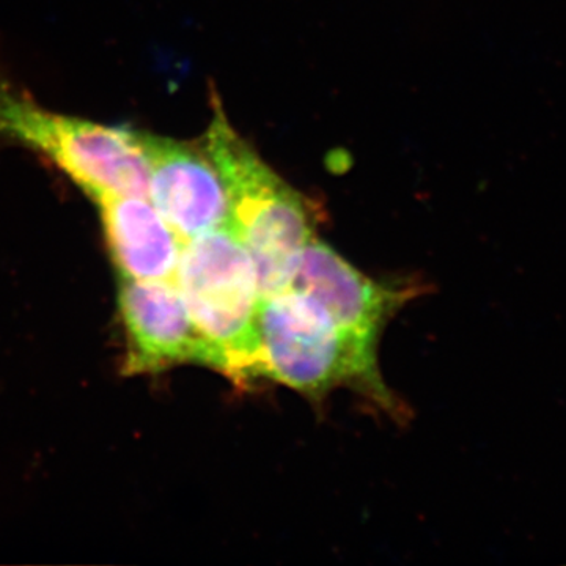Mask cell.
I'll list each match as a JSON object with an SVG mask.
<instances>
[{
    "label": "cell",
    "instance_id": "obj_3",
    "mask_svg": "<svg viewBox=\"0 0 566 566\" xmlns=\"http://www.w3.org/2000/svg\"><path fill=\"white\" fill-rule=\"evenodd\" d=\"M260 374L297 392L322 397L354 386L394 408L378 360L340 329L311 294L296 289L262 296L256 314Z\"/></svg>",
    "mask_w": 566,
    "mask_h": 566
},
{
    "label": "cell",
    "instance_id": "obj_6",
    "mask_svg": "<svg viewBox=\"0 0 566 566\" xmlns=\"http://www.w3.org/2000/svg\"><path fill=\"white\" fill-rule=\"evenodd\" d=\"M290 289L315 297L340 329L371 356L378 352L387 319L412 296V289H394L367 277L316 238L301 252Z\"/></svg>",
    "mask_w": 566,
    "mask_h": 566
},
{
    "label": "cell",
    "instance_id": "obj_5",
    "mask_svg": "<svg viewBox=\"0 0 566 566\" xmlns=\"http://www.w3.org/2000/svg\"><path fill=\"white\" fill-rule=\"evenodd\" d=\"M142 140L150 166L148 199L182 240L229 226V197L203 139L142 132Z\"/></svg>",
    "mask_w": 566,
    "mask_h": 566
},
{
    "label": "cell",
    "instance_id": "obj_2",
    "mask_svg": "<svg viewBox=\"0 0 566 566\" xmlns=\"http://www.w3.org/2000/svg\"><path fill=\"white\" fill-rule=\"evenodd\" d=\"M0 142L39 153L95 203L114 196L148 197L150 166L142 132L46 109L2 71Z\"/></svg>",
    "mask_w": 566,
    "mask_h": 566
},
{
    "label": "cell",
    "instance_id": "obj_8",
    "mask_svg": "<svg viewBox=\"0 0 566 566\" xmlns=\"http://www.w3.org/2000/svg\"><path fill=\"white\" fill-rule=\"evenodd\" d=\"M96 205L112 259L125 281H174L185 240L148 197H106Z\"/></svg>",
    "mask_w": 566,
    "mask_h": 566
},
{
    "label": "cell",
    "instance_id": "obj_1",
    "mask_svg": "<svg viewBox=\"0 0 566 566\" xmlns=\"http://www.w3.org/2000/svg\"><path fill=\"white\" fill-rule=\"evenodd\" d=\"M212 120L202 137L230 205V229L248 249L262 296L290 289L297 260L315 238V211L240 136L211 91Z\"/></svg>",
    "mask_w": 566,
    "mask_h": 566
},
{
    "label": "cell",
    "instance_id": "obj_4",
    "mask_svg": "<svg viewBox=\"0 0 566 566\" xmlns=\"http://www.w3.org/2000/svg\"><path fill=\"white\" fill-rule=\"evenodd\" d=\"M219 371L244 386L260 374L256 314L260 293L248 249L229 226L185 241L174 277Z\"/></svg>",
    "mask_w": 566,
    "mask_h": 566
},
{
    "label": "cell",
    "instance_id": "obj_7",
    "mask_svg": "<svg viewBox=\"0 0 566 566\" xmlns=\"http://www.w3.org/2000/svg\"><path fill=\"white\" fill-rule=\"evenodd\" d=\"M120 312L132 370H158L185 363L219 370L218 356L193 322L175 281H125Z\"/></svg>",
    "mask_w": 566,
    "mask_h": 566
}]
</instances>
